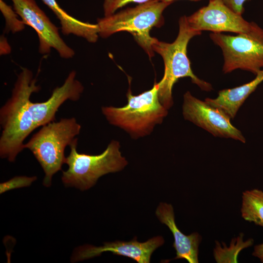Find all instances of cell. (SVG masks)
<instances>
[{
  "label": "cell",
  "instance_id": "1",
  "mask_svg": "<svg viewBox=\"0 0 263 263\" xmlns=\"http://www.w3.org/2000/svg\"><path fill=\"white\" fill-rule=\"evenodd\" d=\"M76 72H71L63 84L52 92L50 98L41 102H32L33 93L40 87L33 73L22 68L17 76L10 98L0 109V156L15 161L24 148L23 143L35 129L54 121L56 112L66 101L78 100L84 87L76 79Z\"/></svg>",
  "mask_w": 263,
  "mask_h": 263
},
{
  "label": "cell",
  "instance_id": "2",
  "mask_svg": "<svg viewBox=\"0 0 263 263\" xmlns=\"http://www.w3.org/2000/svg\"><path fill=\"white\" fill-rule=\"evenodd\" d=\"M201 33L192 29L188 25L187 16H184L179 20V32L173 42L160 41L155 38L152 43L153 51L162 56L164 62V74L159 82L158 96L161 103L168 110L173 105V86L181 78H190L191 81L202 90L209 91L212 89L210 83L194 75L187 55L189 40Z\"/></svg>",
  "mask_w": 263,
  "mask_h": 263
},
{
  "label": "cell",
  "instance_id": "3",
  "mask_svg": "<svg viewBox=\"0 0 263 263\" xmlns=\"http://www.w3.org/2000/svg\"><path fill=\"white\" fill-rule=\"evenodd\" d=\"M159 83L134 95L130 88L127 94V104L123 107H103L102 112L108 122L126 131L134 139L150 134L168 114L158 96Z\"/></svg>",
  "mask_w": 263,
  "mask_h": 263
},
{
  "label": "cell",
  "instance_id": "4",
  "mask_svg": "<svg viewBox=\"0 0 263 263\" xmlns=\"http://www.w3.org/2000/svg\"><path fill=\"white\" fill-rule=\"evenodd\" d=\"M171 3L155 0L98 19L99 36L106 38L118 32H128L151 58L154 56L152 45L155 38L150 32L164 24L163 12Z\"/></svg>",
  "mask_w": 263,
  "mask_h": 263
},
{
  "label": "cell",
  "instance_id": "5",
  "mask_svg": "<svg viewBox=\"0 0 263 263\" xmlns=\"http://www.w3.org/2000/svg\"><path fill=\"white\" fill-rule=\"evenodd\" d=\"M80 130L75 118H61L42 126L24 144V148L32 152L44 171V186L49 187L53 175L61 169L66 158L65 148L73 142Z\"/></svg>",
  "mask_w": 263,
  "mask_h": 263
},
{
  "label": "cell",
  "instance_id": "6",
  "mask_svg": "<svg viewBox=\"0 0 263 263\" xmlns=\"http://www.w3.org/2000/svg\"><path fill=\"white\" fill-rule=\"evenodd\" d=\"M77 138L69 146L70 152L64 163L68 168L62 172L61 180L66 187L85 190L93 187L102 176L122 170L128 161L120 151L119 142L112 140L106 150L98 155L79 153Z\"/></svg>",
  "mask_w": 263,
  "mask_h": 263
},
{
  "label": "cell",
  "instance_id": "7",
  "mask_svg": "<svg viewBox=\"0 0 263 263\" xmlns=\"http://www.w3.org/2000/svg\"><path fill=\"white\" fill-rule=\"evenodd\" d=\"M209 36L223 52L224 73L240 69L256 75L263 68V29L257 24L250 31L236 36L212 33Z\"/></svg>",
  "mask_w": 263,
  "mask_h": 263
},
{
  "label": "cell",
  "instance_id": "8",
  "mask_svg": "<svg viewBox=\"0 0 263 263\" xmlns=\"http://www.w3.org/2000/svg\"><path fill=\"white\" fill-rule=\"evenodd\" d=\"M14 9L25 25L31 26L38 34L39 53L48 54L52 48L63 58H72L75 51L61 38L58 29L35 0H11Z\"/></svg>",
  "mask_w": 263,
  "mask_h": 263
},
{
  "label": "cell",
  "instance_id": "9",
  "mask_svg": "<svg viewBox=\"0 0 263 263\" xmlns=\"http://www.w3.org/2000/svg\"><path fill=\"white\" fill-rule=\"evenodd\" d=\"M182 111L186 120L213 135L245 142L241 132L231 124V118L227 114L205 100L202 101L193 96L189 92H187L184 95Z\"/></svg>",
  "mask_w": 263,
  "mask_h": 263
},
{
  "label": "cell",
  "instance_id": "10",
  "mask_svg": "<svg viewBox=\"0 0 263 263\" xmlns=\"http://www.w3.org/2000/svg\"><path fill=\"white\" fill-rule=\"evenodd\" d=\"M187 19L192 29L201 32L210 31L213 33H245L256 24L245 20L241 15L232 11L221 0H209L207 6L187 17Z\"/></svg>",
  "mask_w": 263,
  "mask_h": 263
},
{
  "label": "cell",
  "instance_id": "11",
  "mask_svg": "<svg viewBox=\"0 0 263 263\" xmlns=\"http://www.w3.org/2000/svg\"><path fill=\"white\" fill-rule=\"evenodd\" d=\"M160 236L154 237L145 242H139L134 237L132 241L105 242L103 245L95 246L84 245L76 248L71 257L72 262L82 261L100 256L105 252L123 256L133 259L138 263H149L153 252L164 243Z\"/></svg>",
  "mask_w": 263,
  "mask_h": 263
},
{
  "label": "cell",
  "instance_id": "12",
  "mask_svg": "<svg viewBox=\"0 0 263 263\" xmlns=\"http://www.w3.org/2000/svg\"><path fill=\"white\" fill-rule=\"evenodd\" d=\"M155 214L160 222L166 225L172 233L173 246L176 254L174 259H184L189 263H199V246L202 239L199 234L194 232L186 235L179 229L171 204L160 203L156 209Z\"/></svg>",
  "mask_w": 263,
  "mask_h": 263
},
{
  "label": "cell",
  "instance_id": "13",
  "mask_svg": "<svg viewBox=\"0 0 263 263\" xmlns=\"http://www.w3.org/2000/svg\"><path fill=\"white\" fill-rule=\"evenodd\" d=\"M262 81L263 68L251 81L233 88L221 90L215 98H207L205 100L210 105L222 110L232 119L246 99Z\"/></svg>",
  "mask_w": 263,
  "mask_h": 263
},
{
  "label": "cell",
  "instance_id": "14",
  "mask_svg": "<svg viewBox=\"0 0 263 263\" xmlns=\"http://www.w3.org/2000/svg\"><path fill=\"white\" fill-rule=\"evenodd\" d=\"M59 20L62 33L73 34L85 38L90 42L97 41L99 36L98 24L83 22L72 17L62 9L56 0H41Z\"/></svg>",
  "mask_w": 263,
  "mask_h": 263
},
{
  "label": "cell",
  "instance_id": "15",
  "mask_svg": "<svg viewBox=\"0 0 263 263\" xmlns=\"http://www.w3.org/2000/svg\"><path fill=\"white\" fill-rule=\"evenodd\" d=\"M241 212L245 220L263 227V191L254 189L243 192Z\"/></svg>",
  "mask_w": 263,
  "mask_h": 263
},
{
  "label": "cell",
  "instance_id": "16",
  "mask_svg": "<svg viewBox=\"0 0 263 263\" xmlns=\"http://www.w3.org/2000/svg\"><path fill=\"white\" fill-rule=\"evenodd\" d=\"M243 233L232 239L230 245L227 247L224 243L223 247L220 244L216 242V247L214 249L213 255L215 261L218 263H238V256L239 252L244 248L251 246L253 240L249 239L244 242Z\"/></svg>",
  "mask_w": 263,
  "mask_h": 263
},
{
  "label": "cell",
  "instance_id": "17",
  "mask_svg": "<svg viewBox=\"0 0 263 263\" xmlns=\"http://www.w3.org/2000/svg\"><path fill=\"white\" fill-rule=\"evenodd\" d=\"M0 10L5 19V32H11L15 34L24 29L25 24L18 18V15L14 9L3 0H0Z\"/></svg>",
  "mask_w": 263,
  "mask_h": 263
},
{
  "label": "cell",
  "instance_id": "18",
  "mask_svg": "<svg viewBox=\"0 0 263 263\" xmlns=\"http://www.w3.org/2000/svg\"><path fill=\"white\" fill-rule=\"evenodd\" d=\"M36 180V176H16L7 181L0 183V194L13 189L29 187Z\"/></svg>",
  "mask_w": 263,
  "mask_h": 263
},
{
  "label": "cell",
  "instance_id": "19",
  "mask_svg": "<svg viewBox=\"0 0 263 263\" xmlns=\"http://www.w3.org/2000/svg\"><path fill=\"white\" fill-rule=\"evenodd\" d=\"M160 0H104L103 8L104 16H108L115 13L119 9L130 3L144 4Z\"/></svg>",
  "mask_w": 263,
  "mask_h": 263
},
{
  "label": "cell",
  "instance_id": "20",
  "mask_svg": "<svg viewBox=\"0 0 263 263\" xmlns=\"http://www.w3.org/2000/svg\"><path fill=\"white\" fill-rule=\"evenodd\" d=\"M227 7L235 13L242 15L244 12V3L250 0H221Z\"/></svg>",
  "mask_w": 263,
  "mask_h": 263
},
{
  "label": "cell",
  "instance_id": "21",
  "mask_svg": "<svg viewBox=\"0 0 263 263\" xmlns=\"http://www.w3.org/2000/svg\"><path fill=\"white\" fill-rule=\"evenodd\" d=\"M0 42V55H5L10 53L11 50V47L9 45L7 39L3 36H1Z\"/></svg>",
  "mask_w": 263,
  "mask_h": 263
},
{
  "label": "cell",
  "instance_id": "22",
  "mask_svg": "<svg viewBox=\"0 0 263 263\" xmlns=\"http://www.w3.org/2000/svg\"><path fill=\"white\" fill-rule=\"evenodd\" d=\"M252 255L258 258L263 263V243L257 245L254 247Z\"/></svg>",
  "mask_w": 263,
  "mask_h": 263
},
{
  "label": "cell",
  "instance_id": "23",
  "mask_svg": "<svg viewBox=\"0 0 263 263\" xmlns=\"http://www.w3.org/2000/svg\"><path fill=\"white\" fill-rule=\"evenodd\" d=\"M160 0L165 1V2H169L172 3L173 2H174V1L177 0ZM189 0L197 1H199V0Z\"/></svg>",
  "mask_w": 263,
  "mask_h": 263
}]
</instances>
